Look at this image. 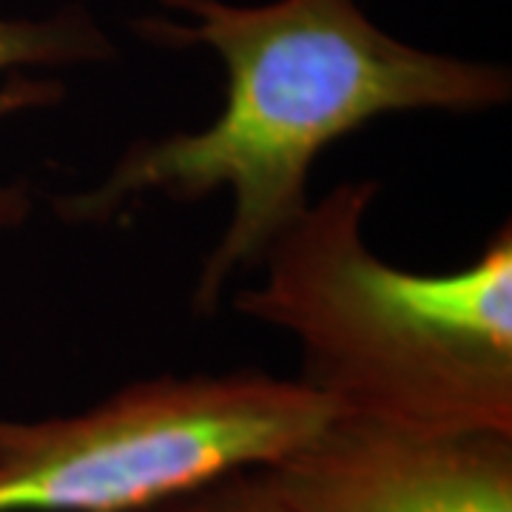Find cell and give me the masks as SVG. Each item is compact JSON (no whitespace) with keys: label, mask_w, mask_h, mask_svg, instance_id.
I'll return each mask as SVG.
<instances>
[{"label":"cell","mask_w":512,"mask_h":512,"mask_svg":"<svg viewBox=\"0 0 512 512\" xmlns=\"http://www.w3.org/2000/svg\"><path fill=\"white\" fill-rule=\"evenodd\" d=\"M157 3L163 15L137 18L134 32L217 57L220 114L128 146L97 183L60 194L55 211L69 225H106L146 197L231 194V220L194 282L197 313L217 311L225 285L256 271L305 214L313 165L333 143L390 114H478L512 97L507 66L413 46L367 18L359 0Z\"/></svg>","instance_id":"cell-1"},{"label":"cell","mask_w":512,"mask_h":512,"mask_svg":"<svg viewBox=\"0 0 512 512\" xmlns=\"http://www.w3.org/2000/svg\"><path fill=\"white\" fill-rule=\"evenodd\" d=\"M376 180L311 200L262 256L234 311L288 333L302 384L362 419L424 430L512 433V228L467 265L421 274L376 254Z\"/></svg>","instance_id":"cell-2"},{"label":"cell","mask_w":512,"mask_h":512,"mask_svg":"<svg viewBox=\"0 0 512 512\" xmlns=\"http://www.w3.org/2000/svg\"><path fill=\"white\" fill-rule=\"evenodd\" d=\"M333 416L265 370L151 376L92 407L0 419V512H137L268 470Z\"/></svg>","instance_id":"cell-3"},{"label":"cell","mask_w":512,"mask_h":512,"mask_svg":"<svg viewBox=\"0 0 512 512\" xmlns=\"http://www.w3.org/2000/svg\"><path fill=\"white\" fill-rule=\"evenodd\" d=\"M268 473L285 512H512V433L333 413Z\"/></svg>","instance_id":"cell-4"},{"label":"cell","mask_w":512,"mask_h":512,"mask_svg":"<svg viewBox=\"0 0 512 512\" xmlns=\"http://www.w3.org/2000/svg\"><path fill=\"white\" fill-rule=\"evenodd\" d=\"M117 46L80 0L43 18H0V120L57 106L66 86L52 77H29V69H72L109 63ZM32 217V194L20 183L0 180V234Z\"/></svg>","instance_id":"cell-5"},{"label":"cell","mask_w":512,"mask_h":512,"mask_svg":"<svg viewBox=\"0 0 512 512\" xmlns=\"http://www.w3.org/2000/svg\"><path fill=\"white\" fill-rule=\"evenodd\" d=\"M137 512H285L268 470H248Z\"/></svg>","instance_id":"cell-6"}]
</instances>
